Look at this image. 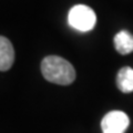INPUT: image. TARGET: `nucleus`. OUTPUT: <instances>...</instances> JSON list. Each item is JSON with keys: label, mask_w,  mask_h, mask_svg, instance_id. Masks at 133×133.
Here are the masks:
<instances>
[{"label": "nucleus", "mask_w": 133, "mask_h": 133, "mask_svg": "<svg viewBox=\"0 0 133 133\" xmlns=\"http://www.w3.org/2000/svg\"><path fill=\"white\" fill-rule=\"evenodd\" d=\"M41 72L49 82L69 85L76 80V70L69 61L58 56L45 57L41 62Z\"/></svg>", "instance_id": "f257e3e1"}, {"label": "nucleus", "mask_w": 133, "mask_h": 133, "mask_svg": "<svg viewBox=\"0 0 133 133\" xmlns=\"http://www.w3.org/2000/svg\"><path fill=\"white\" fill-rule=\"evenodd\" d=\"M68 22L72 28L81 32L92 30L97 22L95 12L85 5H77L72 7L68 15Z\"/></svg>", "instance_id": "f03ea898"}, {"label": "nucleus", "mask_w": 133, "mask_h": 133, "mask_svg": "<svg viewBox=\"0 0 133 133\" xmlns=\"http://www.w3.org/2000/svg\"><path fill=\"white\" fill-rule=\"evenodd\" d=\"M130 125L128 114L122 111H111L101 121L102 133H124Z\"/></svg>", "instance_id": "7ed1b4c3"}, {"label": "nucleus", "mask_w": 133, "mask_h": 133, "mask_svg": "<svg viewBox=\"0 0 133 133\" xmlns=\"http://www.w3.org/2000/svg\"><path fill=\"white\" fill-rule=\"evenodd\" d=\"M15 61V50L9 39L0 36V71L9 70Z\"/></svg>", "instance_id": "20e7f679"}, {"label": "nucleus", "mask_w": 133, "mask_h": 133, "mask_svg": "<svg viewBox=\"0 0 133 133\" xmlns=\"http://www.w3.org/2000/svg\"><path fill=\"white\" fill-rule=\"evenodd\" d=\"M114 47L120 55H129L133 52V36L130 32L122 30L114 37Z\"/></svg>", "instance_id": "39448f33"}, {"label": "nucleus", "mask_w": 133, "mask_h": 133, "mask_svg": "<svg viewBox=\"0 0 133 133\" xmlns=\"http://www.w3.org/2000/svg\"><path fill=\"white\" fill-rule=\"evenodd\" d=\"M116 85L123 93L133 92V69L130 66H124L120 69L116 76Z\"/></svg>", "instance_id": "423d86ee"}]
</instances>
